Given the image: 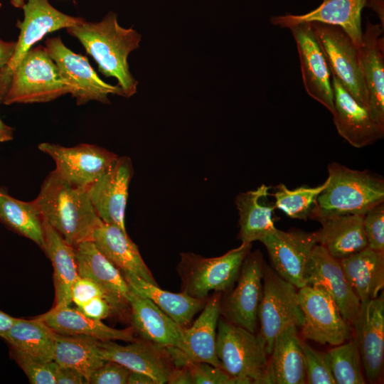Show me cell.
I'll return each mask as SVG.
<instances>
[{"label":"cell","instance_id":"1","mask_svg":"<svg viewBox=\"0 0 384 384\" xmlns=\"http://www.w3.org/2000/svg\"><path fill=\"white\" fill-rule=\"evenodd\" d=\"M33 202L43 219L74 247L92 240L95 230L103 223L92 203L88 188L71 184L55 170L45 178Z\"/></svg>","mask_w":384,"mask_h":384},{"label":"cell","instance_id":"2","mask_svg":"<svg viewBox=\"0 0 384 384\" xmlns=\"http://www.w3.org/2000/svg\"><path fill=\"white\" fill-rule=\"evenodd\" d=\"M66 30L94 58L102 74L117 79L123 97L136 94L138 81L132 75L128 64L129 55L139 48L142 40L136 30L119 26L117 15L112 12L99 22L84 21Z\"/></svg>","mask_w":384,"mask_h":384},{"label":"cell","instance_id":"3","mask_svg":"<svg viewBox=\"0 0 384 384\" xmlns=\"http://www.w3.org/2000/svg\"><path fill=\"white\" fill-rule=\"evenodd\" d=\"M329 183L317 196L311 219L365 215L384 202V179L368 170L351 169L338 163L328 165Z\"/></svg>","mask_w":384,"mask_h":384},{"label":"cell","instance_id":"4","mask_svg":"<svg viewBox=\"0 0 384 384\" xmlns=\"http://www.w3.org/2000/svg\"><path fill=\"white\" fill-rule=\"evenodd\" d=\"M216 353L222 369L240 384H266L268 354L265 341L258 334L219 317Z\"/></svg>","mask_w":384,"mask_h":384},{"label":"cell","instance_id":"5","mask_svg":"<svg viewBox=\"0 0 384 384\" xmlns=\"http://www.w3.org/2000/svg\"><path fill=\"white\" fill-rule=\"evenodd\" d=\"M70 92V86L61 77L46 48L38 45L16 68L1 103L47 102Z\"/></svg>","mask_w":384,"mask_h":384},{"label":"cell","instance_id":"6","mask_svg":"<svg viewBox=\"0 0 384 384\" xmlns=\"http://www.w3.org/2000/svg\"><path fill=\"white\" fill-rule=\"evenodd\" d=\"M251 248L252 243L242 242L239 247L215 257L182 252L176 268L181 279L182 292L193 298L208 299L211 291L230 290Z\"/></svg>","mask_w":384,"mask_h":384},{"label":"cell","instance_id":"7","mask_svg":"<svg viewBox=\"0 0 384 384\" xmlns=\"http://www.w3.org/2000/svg\"><path fill=\"white\" fill-rule=\"evenodd\" d=\"M297 289L264 262L258 320L260 334L265 341L269 356L280 331L289 326L301 328L304 324V314L298 302Z\"/></svg>","mask_w":384,"mask_h":384},{"label":"cell","instance_id":"8","mask_svg":"<svg viewBox=\"0 0 384 384\" xmlns=\"http://www.w3.org/2000/svg\"><path fill=\"white\" fill-rule=\"evenodd\" d=\"M22 9L23 19L16 23L20 33L14 53L7 65L0 69V102L8 90L14 71L33 45L48 33L85 21L58 11L49 0H26Z\"/></svg>","mask_w":384,"mask_h":384},{"label":"cell","instance_id":"9","mask_svg":"<svg viewBox=\"0 0 384 384\" xmlns=\"http://www.w3.org/2000/svg\"><path fill=\"white\" fill-rule=\"evenodd\" d=\"M45 46L61 77L70 86V95L75 99L77 105H84L90 101L109 104L110 94L123 97L118 85H112L103 81L87 58L65 46L60 36L46 38Z\"/></svg>","mask_w":384,"mask_h":384},{"label":"cell","instance_id":"10","mask_svg":"<svg viewBox=\"0 0 384 384\" xmlns=\"http://www.w3.org/2000/svg\"><path fill=\"white\" fill-rule=\"evenodd\" d=\"M262 252H250L245 258L237 279L220 300V315L230 323L255 333L258 309L262 297Z\"/></svg>","mask_w":384,"mask_h":384},{"label":"cell","instance_id":"11","mask_svg":"<svg viewBox=\"0 0 384 384\" xmlns=\"http://www.w3.org/2000/svg\"><path fill=\"white\" fill-rule=\"evenodd\" d=\"M309 23L323 48L331 75L368 110V95L359 65L358 48L342 28L319 22Z\"/></svg>","mask_w":384,"mask_h":384},{"label":"cell","instance_id":"12","mask_svg":"<svg viewBox=\"0 0 384 384\" xmlns=\"http://www.w3.org/2000/svg\"><path fill=\"white\" fill-rule=\"evenodd\" d=\"M297 298L304 314L300 329L305 338L333 346L351 338L352 326L329 294L306 285L297 290Z\"/></svg>","mask_w":384,"mask_h":384},{"label":"cell","instance_id":"13","mask_svg":"<svg viewBox=\"0 0 384 384\" xmlns=\"http://www.w3.org/2000/svg\"><path fill=\"white\" fill-rule=\"evenodd\" d=\"M266 247L272 269L297 289L306 286V271L313 248L318 244L316 231L276 228L260 240Z\"/></svg>","mask_w":384,"mask_h":384},{"label":"cell","instance_id":"14","mask_svg":"<svg viewBox=\"0 0 384 384\" xmlns=\"http://www.w3.org/2000/svg\"><path fill=\"white\" fill-rule=\"evenodd\" d=\"M38 149L55 162L57 173L71 184L88 188L118 156L94 144H81L67 147L43 142Z\"/></svg>","mask_w":384,"mask_h":384},{"label":"cell","instance_id":"15","mask_svg":"<svg viewBox=\"0 0 384 384\" xmlns=\"http://www.w3.org/2000/svg\"><path fill=\"white\" fill-rule=\"evenodd\" d=\"M289 29L297 48L302 78L306 93L333 114L331 73L311 23H301Z\"/></svg>","mask_w":384,"mask_h":384},{"label":"cell","instance_id":"16","mask_svg":"<svg viewBox=\"0 0 384 384\" xmlns=\"http://www.w3.org/2000/svg\"><path fill=\"white\" fill-rule=\"evenodd\" d=\"M133 172L131 159L117 156L109 169L88 187L92 203L101 220L125 232V210Z\"/></svg>","mask_w":384,"mask_h":384},{"label":"cell","instance_id":"17","mask_svg":"<svg viewBox=\"0 0 384 384\" xmlns=\"http://www.w3.org/2000/svg\"><path fill=\"white\" fill-rule=\"evenodd\" d=\"M355 339L360 352L363 370L367 380H380L384 358V296L361 302L353 322Z\"/></svg>","mask_w":384,"mask_h":384},{"label":"cell","instance_id":"18","mask_svg":"<svg viewBox=\"0 0 384 384\" xmlns=\"http://www.w3.org/2000/svg\"><path fill=\"white\" fill-rule=\"evenodd\" d=\"M306 285L329 294L346 321L352 326L361 302L349 285L338 260L317 244L310 255L306 271Z\"/></svg>","mask_w":384,"mask_h":384},{"label":"cell","instance_id":"19","mask_svg":"<svg viewBox=\"0 0 384 384\" xmlns=\"http://www.w3.org/2000/svg\"><path fill=\"white\" fill-rule=\"evenodd\" d=\"M334 95L333 119L338 134L351 146L362 148L384 136V125L374 121L368 110L357 102L331 75Z\"/></svg>","mask_w":384,"mask_h":384},{"label":"cell","instance_id":"20","mask_svg":"<svg viewBox=\"0 0 384 384\" xmlns=\"http://www.w3.org/2000/svg\"><path fill=\"white\" fill-rule=\"evenodd\" d=\"M75 250L79 276L92 280L102 289L115 314H124L129 307L131 288L122 272L100 252L92 240L80 243Z\"/></svg>","mask_w":384,"mask_h":384},{"label":"cell","instance_id":"21","mask_svg":"<svg viewBox=\"0 0 384 384\" xmlns=\"http://www.w3.org/2000/svg\"><path fill=\"white\" fill-rule=\"evenodd\" d=\"M101 354L106 361L118 363L129 370L151 376L156 384L167 383L168 377L174 367L166 347L143 339L127 345L114 341H100Z\"/></svg>","mask_w":384,"mask_h":384},{"label":"cell","instance_id":"22","mask_svg":"<svg viewBox=\"0 0 384 384\" xmlns=\"http://www.w3.org/2000/svg\"><path fill=\"white\" fill-rule=\"evenodd\" d=\"M383 27L368 20L358 48L359 65L368 95L372 119L384 125Z\"/></svg>","mask_w":384,"mask_h":384},{"label":"cell","instance_id":"23","mask_svg":"<svg viewBox=\"0 0 384 384\" xmlns=\"http://www.w3.org/2000/svg\"><path fill=\"white\" fill-rule=\"evenodd\" d=\"M129 304L132 327L141 339L183 352V329L156 304L132 289Z\"/></svg>","mask_w":384,"mask_h":384},{"label":"cell","instance_id":"24","mask_svg":"<svg viewBox=\"0 0 384 384\" xmlns=\"http://www.w3.org/2000/svg\"><path fill=\"white\" fill-rule=\"evenodd\" d=\"M366 0H323L315 9L301 15L284 14L272 16V25L287 28L308 22L338 26L349 36L358 48L362 38L361 11Z\"/></svg>","mask_w":384,"mask_h":384},{"label":"cell","instance_id":"25","mask_svg":"<svg viewBox=\"0 0 384 384\" xmlns=\"http://www.w3.org/2000/svg\"><path fill=\"white\" fill-rule=\"evenodd\" d=\"M270 356L266 384L306 383L302 341L295 326H289L279 333Z\"/></svg>","mask_w":384,"mask_h":384},{"label":"cell","instance_id":"26","mask_svg":"<svg viewBox=\"0 0 384 384\" xmlns=\"http://www.w3.org/2000/svg\"><path fill=\"white\" fill-rule=\"evenodd\" d=\"M222 292H215L208 298L198 319L183 329L184 351L186 358L204 362L222 368L216 353V336L220 316Z\"/></svg>","mask_w":384,"mask_h":384},{"label":"cell","instance_id":"27","mask_svg":"<svg viewBox=\"0 0 384 384\" xmlns=\"http://www.w3.org/2000/svg\"><path fill=\"white\" fill-rule=\"evenodd\" d=\"M92 240L100 252L122 273L134 274L147 282L158 285L137 245L127 232L115 225L102 223L95 230Z\"/></svg>","mask_w":384,"mask_h":384},{"label":"cell","instance_id":"28","mask_svg":"<svg viewBox=\"0 0 384 384\" xmlns=\"http://www.w3.org/2000/svg\"><path fill=\"white\" fill-rule=\"evenodd\" d=\"M38 318L54 332L61 335L87 336L101 341L120 340L132 342L137 340L132 326L124 329L112 328L102 320L87 316L77 307L54 306Z\"/></svg>","mask_w":384,"mask_h":384},{"label":"cell","instance_id":"29","mask_svg":"<svg viewBox=\"0 0 384 384\" xmlns=\"http://www.w3.org/2000/svg\"><path fill=\"white\" fill-rule=\"evenodd\" d=\"M364 215L349 214L319 220L321 228L316 231L318 244L338 260L366 248Z\"/></svg>","mask_w":384,"mask_h":384},{"label":"cell","instance_id":"30","mask_svg":"<svg viewBox=\"0 0 384 384\" xmlns=\"http://www.w3.org/2000/svg\"><path fill=\"white\" fill-rule=\"evenodd\" d=\"M339 262L360 302L378 296L384 287V252L367 247Z\"/></svg>","mask_w":384,"mask_h":384},{"label":"cell","instance_id":"31","mask_svg":"<svg viewBox=\"0 0 384 384\" xmlns=\"http://www.w3.org/2000/svg\"><path fill=\"white\" fill-rule=\"evenodd\" d=\"M44 248L53 267L55 293L54 306H70L71 288L79 276L75 247L69 245L61 235L43 220Z\"/></svg>","mask_w":384,"mask_h":384},{"label":"cell","instance_id":"32","mask_svg":"<svg viewBox=\"0 0 384 384\" xmlns=\"http://www.w3.org/2000/svg\"><path fill=\"white\" fill-rule=\"evenodd\" d=\"M270 186L262 184L257 189L239 193L235 205L239 213L238 239L245 243L260 240L274 231V206L265 203Z\"/></svg>","mask_w":384,"mask_h":384},{"label":"cell","instance_id":"33","mask_svg":"<svg viewBox=\"0 0 384 384\" xmlns=\"http://www.w3.org/2000/svg\"><path fill=\"white\" fill-rule=\"evenodd\" d=\"M122 274L132 291L151 300L183 329L191 324L194 316L203 309L208 299L193 298L183 292L164 290L134 274Z\"/></svg>","mask_w":384,"mask_h":384},{"label":"cell","instance_id":"34","mask_svg":"<svg viewBox=\"0 0 384 384\" xmlns=\"http://www.w3.org/2000/svg\"><path fill=\"white\" fill-rule=\"evenodd\" d=\"M10 348L41 362L54 360L56 333L38 317L16 318L11 327L1 336Z\"/></svg>","mask_w":384,"mask_h":384},{"label":"cell","instance_id":"35","mask_svg":"<svg viewBox=\"0 0 384 384\" xmlns=\"http://www.w3.org/2000/svg\"><path fill=\"white\" fill-rule=\"evenodd\" d=\"M60 366L79 371L87 380L105 364L100 341L87 336L56 334L54 360Z\"/></svg>","mask_w":384,"mask_h":384},{"label":"cell","instance_id":"36","mask_svg":"<svg viewBox=\"0 0 384 384\" xmlns=\"http://www.w3.org/2000/svg\"><path fill=\"white\" fill-rule=\"evenodd\" d=\"M0 221L43 250V220L33 201L18 200L0 189Z\"/></svg>","mask_w":384,"mask_h":384},{"label":"cell","instance_id":"37","mask_svg":"<svg viewBox=\"0 0 384 384\" xmlns=\"http://www.w3.org/2000/svg\"><path fill=\"white\" fill-rule=\"evenodd\" d=\"M329 178L321 185L316 187L300 186L289 190L284 184L275 186L273 194L274 208L284 212L288 217L306 220L316 203L317 196L324 190Z\"/></svg>","mask_w":384,"mask_h":384},{"label":"cell","instance_id":"38","mask_svg":"<svg viewBox=\"0 0 384 384\" xmlns=\"http://www.w3.org/2000/svg\"><path fill=\"white\" fill-rule=\"evenodd\" d=\"M336 384H363L366 380L356 339L334 346L327 352Z\"/></svg>","mask_w":384,"mask_h":384},{"label":"cell","instance_id":"39","mask_svg":"<svg viewBox=\"0 0 384 384\" xmlns=\"http://www.w3.org/2000/svg\"><path fill=\"white\" fill-rule=\"evenodd\" d=\"M176 366H186L192 376L193 384H240L239 380L220 368L204 362L186 358L181 352L176 358Z\"/></svg>","mask_w":384,"mask_h":384},{"label":"cell","instance_id":"40","mask_svg":"<svg viewBox=\"0 0 384 384\" xmlns=\"http://www.w3.org/2000/svg\"><path fill=\"white\" fill-rule=\"evenodd\" d=\"M306 383L309 384H335L327 352L314 349L302 342Z\"/></svg>","mask_w":384,"mask_h":384},{"label":"cell","instance_id":"41","mask_svg":"<svg viewBox=\"0 0 384 384\" xmlns=\"http://www.w3.org/2000/svg\"><path fill=\"white\" fill-rule=\"evenodd\" d=\"M11 354L32 384H56L58 365L54 361L41 362L11 349Z\"/></svg>","mask_w":384,"mask_h":384},{"label":"cell","instance_id":"42","mask_svg":"<svg viewBox=\"0 0 384 384\" xmlns=\"http://www.w3.org/2000/svg\"><path fill=\"white\" fill-rule=\"evenodd\" d=\"M363 227L368 247L384 252V202L373 207L365 214Z\"/></svg>","mask_w":384,"mask_h":384},{"label":"cell","instance_id":"43","mask_svg":"<svg viewBox=\"0 0 384 384\" xmlns=\"http://www.w3.org/2000/svg\"><path fill=\"white\" fill-rule=\"evenodd\" d=\"M130 370L111 361L95 370L88 379L90 384H126Z\"/></svg>","mask_w":384,"mask_h":384},{"label":"cell","instance_id":"44","mask_svg":"<svg viewBox=\"0 0 384 384\" xmlns=\"http://www.w3.org/2000/svg\"><path fill=\"white\" fill-rule=\"evenodd\" d=\"M97 297H104L112 306L109 298L99 286L87 278L78 276L71 288L72 302L77 307H80L89 300Z\"/></svg>","mask_w":384,"mask_h":384},{"label":"cell","instance_id":"45","mask_svg":"<svg viewBox=\"0 0 384 384\" xmlns=\"http://www.w3.org/2000/svg\"><path fill=\"white\" fill-rule=\"evenodd\" d=\"M77 308L87 316L97 320L105 319L114 314L110 304L102 297L92 298Z\"/></svg>","mask_w":384,"mask_h":384},{"label":"cell","instance_id":"46","mask_svg":"<svg viewBox=\"0 0 384 384\" xmlns=\"http://www.w3.org/2000/svg\"><path fill=\"white\" fill-rule=\"evenodd\" d=\"M56 384H85L87 380L77 370L58 366L56 370Z\"/></svg>","mask_w":384,"mask_h":384},{"label":"cell","instance_id":"47","mask_svg":"<svg viewBox=\"0 0 384 384\" xmlns=\"http://www.w3.org/2000/svg\"><path fill=\"white\" fill-rule=\"evenodd\" d=\"M167 383L169 384H193L192 376L186 366L174 367L171 371Z\"/></svg>","mask_w":384,"mask_h":384},{"label":"cell","instance_id":"48","mask_svg":"<svg viewBox=\"0 0 384 384\" xmlns=\"http://www.w3.org/2000/svg\"><path fill=\"white\" fill-rule=\"evenodd\" d=\"M1 4L0 3V8ZM16 41H4L0 38V69L3 68L11 60L14 53Z\"/></svg>","mask_w":384,"mask_h":384},{"label":"cell","instance_id":"49","mask_svg":"<svg viewBox=\"0 0 384 384\" xmlns=\"http://www.w3.org/2000/svg\"><path fill=\"white\" fill-rule=\"evenodd\" d=\"M128 384H156L155 380L149 375L130 370L127 378Z\"/></svg>","mask_w":384,"mask_h":384},{"label":"cell","instance_id":"50","mask_svg":"<svg viewBox=\"0 0 384 384\" xmlns=\"http://www.w3.org/2000/svg\"><path fill=\"white\" fill-rule=\"evenodd\" d=\"M366 6L375 11L380 21V25L384 28L383 0H366Z\"/></svg>","mask_w":384,"mask_h":384},{"label":"cell","instance_id":"51","mask_svg":"<svg viewBox=\"0 0 384 384\" xmlns=\"http://www.w3.org/2000/svg\"><path fill=\"white\" fill-rule=\"evenodd\" d=\"M15 320V317L0 310V337L11 327Z\"/></svg>","mask_w":384,"mask_h":384},{"label":"cell","instance_id":"52","mask_svg":"<svg viewBox=\"0 0 384 384\" xmlns=\"http://www.w3.org/2000/svg\"><path fill=\"white\" fill-rule=\"evenodd\" d=\"M13 139V128L6 125L0 119V142H6Z\"/></svg>","mask_w":384,"mask_h":384},{"label":"cell","instance_id":"53","mask_svg":"<svg viewBox=\"0 0 384 384\" xmlns=\"http://www.w3.org/2000/svg\"><path fill=\"white\" fill-rule=\"evenodd\" d=\"M26 0H11V4L16 8L22 9Z\"/></svg>","mask_w":384,"mask_h":384}]
</instances>
